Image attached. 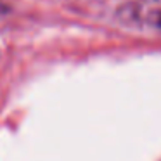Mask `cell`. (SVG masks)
I'll use <instances>...</instances> for the list:
<instances>
[{
	"instance_id": "1",
	"label": "cell",
	"mask_w": 161,
	"mask_h": 161,
	"mask_svg": "<svg viewBox=\"0 0 161 161\" xmlns=\"http://www.w3.org/2000/svg\"><path fill=\"white\" fill-rule=\"evenodd\" d=\"M116 14L125 25L161 31V0H130Z\"/></svg>"
}]
</instances>
